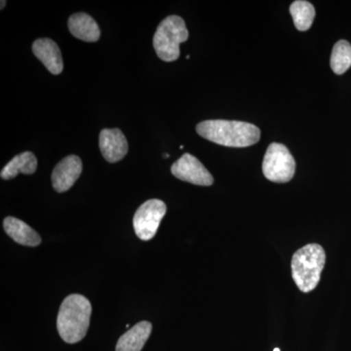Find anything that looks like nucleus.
Segmentation results:
<instances>
[{
	"mask_svg": "<svg viewBox=\"0 0 351 351\" xmlns=\"http://www.w3.org/2000/svg\"><path fill=\"white\" fill-rule=\"evenodd\" d=\"M201 137L215 144L230 147H246L257 144L261 131L248 122L235 120H206L196 126Z\"/></svg>",
	"mask_w": 351,
	"mask_h": 351,
	"instance_id": "f257e3e1",
	"label": "nucleus"
},
{
	"mask_svg": "<svg viewBox=\"0 0 351 351\" xmlns=\"http://www.w3.org/2000/svg\"><path fill=\"white\" fill-rule=\"evenodd\" d=\"M92 306L84 295H69L62 302L57 317L60 336L68 343H76L86 336Z\"/></svg>",
	"mask_w": 351,
	"mask_h": 351,
	"instance_id": "f03ea898",
	"label": "nucleus"
},
{
	"mask_svg": "<svg viewBox=\"0 0 351 351\" xmlns=\"http://www.w3.org/2000/svg\"><path fill=\"white\" fill-rule=\"evenodd\" d=\"M326 263L324 249L318 244H308L293 255L292 276L302 293H309L319 283Z\"/></svg>",
	"mask_w": 351,
	"mask_h": 351,
	"instance_id": "7ed1b4c3",
	"label": "nucleus"
},
{
	"mask_svg": "<svg viewBox=\"0 0 351 351\" xmlns=\"http://www.w3.org/2000/svg\"><path fill=\"white\" fill-rule=\"evenodd\" d=\"M186 23L179 16H169L157 27L154 47L157 56L164 62H174L180 57V44L188 40Z\"/></svg>",
	"mask_w": 351,
	"mask_h": 351,
	"instance_id": "20e7f679",
	"label": "nucleus"
},
{
	"mask_svg": "<svg viewBox=\"0 0 351 351\" xmlns=\"http://www.w3.org/2000/svg\"><path fill=\"white\" fill-rule=\"evenodd\" d=\"M295 162L290 151L282 144L272 143L263 161V173L274 182H288L294 177Z\"/></svg>",
	"mask_w": 351,
	"mask_h": 351,
	"instance_id": "39448f33",
	"label": "nucleus"
},
{
	"mask_svg": "<svg viewBox=\"0 0 351 351\" xmlns=\"http://www.w3.org/2000/svg\"><path fill=\"white\" fill-rule=\"evenodd\" d=\"M166 211L167 206L159 199L147 200L141 205L133 219L134 230L138 239L144 241L154 239Z\"/></svg>",
	"mask_w": 351,
	"mask_h": 351,
	"instance_id": "423d86ee",
	"label": "nucleus"
},
{
	"mask_svg": "<svg viewBox=\"0 0 351 351\" xmlns=\"http://www.w3.org/2000/svg\"><path fill=\"white\" fill-rule=\"evenodd\" d=\"M171 172L177 179L196 186H209L214 182L213 176L195 156L189 154H184L176 161L171 167Z\"/></svg>",
	"mask_w": 351,
	"mask_h": 351,
	"instance_id": "0eeeda50",
	"label": "nucleus"
},
{
	"mask_svg": "<svg viewBox=\"0 0 351 351\" xmlns=\"http://www.w3.org/2000/svg\"><path fill=\"white\" fill-rule=\"evenodd\" d=\"M82 173V161L76 156L64 157L53 170V188L57 193H66L77 181Z\"/></svg>",
	"mask_w": 351,
	"mask_h": 351,
	"instance_id": "6e6552de",
	"label": "nucleus"
},
{
	"mask_svg": "<svg viewBox=\"0 0 351 351\" xmlns=\"http://www.w3.org/2000/svg\"><path fill=\"white\" fill-rule=\"evenodd\" d=\"M100 149L108 162H119L128 152V143L119 129H104L100 133Z\"/></svg>",
	"mask_w": 351,
	"mask_h": 351,
	"instance_id": "1a4fd4ad",
	"label": "nucleus"
},
{
	"mask_svg": "<svg viewBox=\"0 0 351 351\" xmlns=\"http://www.w3.org/2000/svg\"><path fill=\"white\" fill-rule=\"evenodd\" d=\"M32 52L52 75H60L64 69L61 50L50 38H40L32 44Z\"/></svg>",
	"mask_w": 351,
	"mask_h": 351,
	"instance_id": "9d476101",
	"label": "nucleus"
},
{
	"mask_svg": "<svg viewBox=\"0 0 351 351\" xmlns=\"http://www.w3.org/2000/svg\"><path fill=\"white\" fill-rule=\"evenodd\" d=\"M69 29L75 38L85 43H96L100 39V27L91 16L85 13H76L71 16Z\"/></svg>",
	"mask_w": 351,
	"mask_h": 351,
	"instance_id": "9b49d317",
	"label": "nucleus"
},
{
	"mask_svg": "<svg viewBox=\"0 0 351 351\" xmlns=\"http://www.w3.org/2000/svg\"><path fill=\"white\" fill-rule=\"evenodd\" d=\"M152 323L142 321L120 337L115 351H141L151 336Z\"/></svg>",
	"mask_w": 351,
	"mask_h": 351,
	"instance_id": "f8f14e48",
	"label": "nucleus"
},
{
	"mask_svg": "<svg viewBox=\"0 0 351 351\" xmlns=\"http://www.w3.org/2000/svg\"><path fill=\"white\" fill-rule=\"evenodd\" d=\"M3 228L7 234L17 243L29 247L41 243L40 235L19 219L7 217L3 221Z\"/></svg>",
	"mask_w": 351,
	"mask_h": 351,
	"instance_id": "ddd939ff",
	"label": "nucleus"
},
{
	"mask_svg": "<svg viewBox=\"0 0 351 351\" xmlns=\"http://www.w3.org/2000/svg\"><path fill=\"white\" fill-rule=\"evenodd\" d=\"M38 169V159L31 152H25L14 157L12 160L4 166L1 171L2 179L12 180L20 173L25 175H32Z\"/></svg>",
	"mask_w": 351,
	"mask_h": 351,
	"instance_id": "4468645a",
	"label": "nucleus"
},
{
	"mask_svg": "<svg viewBox=\"0 0 351 351\" xmlns=\"http://www.w3.org/2000/svg\"><path fill=\"white\" fill-rule=\"evenodd\" d=\"M290 13L295 27L299 31L306 32L311 29L315 17V9L311 2L304 1V0H297L293 2L290 6Z\"/></svg>",
	"mask_w": 351,
	"mask_h": 351,
	"instance_id": "2eb2a0df",
	"label": "nucleus"
},
{
	"mask_svg": "<svg viewBox=\"0 0 351 351\" xmlns=\"http://www.w3.org/2000/svg\"><path fill=\"white\" fill-rule=\"evenodd\" d=\"M351 66V44L339 40L335 44L331 55V69L336 75H343Z\"/></svg>",
	"mask_w": 351,
	"mask_h": 351,
	"instance_id": "dca6fc26",
	"label": "nucleus"
},
{
	"mask_svg": "<svg viewBox=\"0 0 351 351\" xmlns=\"http://www.w3.org/2000/svg\"><path fill=\"white\" fill-rule=\"evenodd\" d=\"M5 4H6V1H3V0H2V1H1V9H3V7H5Z\"/></svg>",
	"mask_w": 351,
	"mask_h": 351,
	"instance_id": "f3484780",
	"label": "nucleus"
},
{
	"mask_svg": "<svg viewBox=\"0 0 351 351\" xmlns=\"http://www.w3.org/2000/svg\"><path fill=\"white\" fill-rule=\"evenodd\" d=\"M274 351H280V350H279L278 348H274Z\"/></svg>",
	"mask_w": 351,
	"mask_h": 351,
	"instance_id": "a211bd4d",
	"label": "nucleus"
}]
</instances>
